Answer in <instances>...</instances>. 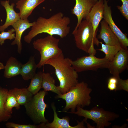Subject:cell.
<instances>
[{
	"label": "cell",
	"mask_w": 128,
	"mask_h": 128,
	"mask_svg": "<svg viewBox=\"0 0 128 128\" xmlns=\"http://www.w3.org/2000/svg\"><path fill=\"white\" fill-rule=\"evenodd\" d=\"M34 22L31 30L24 37V41L28 44L40 34L46 33L51 36L56 35L63 38L70 32V27L69 25L70 19L64 16L61 12H58L48 18L40 17Z\"/></svg>",
	"instance_id": "cell-1"
},
{
	"label": "cell",
	"mask_w": 128,
	"mask_h": 128,
	"mask_svg": "<svg viewBox=\"0 0 128 128\" xmlns=\"http://www.w3.org/2000/svg\"><path fill=\"white\" fill-rule=\"evenodd\" d=\"M68 58H65L63 53L47 60L45 64H49L55 69V74L59 82L57 87L61 94L69 91L78 82V72L72 66Z\"/></svg>",
	"instance_id": "cell-2"
},
{
	"label": "cell",
	"mask_w": 128,
	"mask_h": 128,
	"mask_svg": "<svg viewBox=\"0 0 128 128\" xmlns=\"http://www.w3.org/2000/svg\"><path fill=\"white\" fill-rule=\"evenodd\" d=\"M92 89L84 82H78L67 93L57 95L56 99L61 98L65 100L66 105L63 112L71 109V112L75 111L77 106L83 108L89 105L91 103L90 94Z\"/></svg>",
	"instance_id": "cell-3"
},
{
	"label": "cell",
	"mask_w": 128,
	"mask_h": 128,
	"mask_svg": "<svg viewBox=\"0 0 128 128\" xmlns=\"http://www.w3.org/2000/svg\"><path fill=\"white\" fill-rule=\"evenodd\" d=\"M72 34L76 47L89 55H95L96 52L94 45L98 46L100 41L97 38V33L94 32L91 22L88 19L82 20L77 29L73 31Z\"/></svg>",
	"instance_id": "cell-4"
},
{
	"label": "cell",
	"mask_w": 128,
	"mask_h": 128,
	"mask_svg": "<svg viewBox=\"0 0 128 128\" xmlns=\"http://www.w3.org/2000/svg\"><path fill=\"white\" fill-rule=\"evenodd\" d=\"M77 111L74 112H68L74 114L79 116L85 118L83 120L86 121L87 119L92 120L96 124L97 128H104L111 124L110 121H112L119 117L117 114L111 111H106L103 108L95 106L90 110L84 109L79 106H77Z\"/></svg>",
	"instance_id": "cell-5"
},
{
	"label": "cell",
	"mask_w": 128,
	"mask_h": 128,
	"mask_svg": "<svg viewBox=\"0 0 128 128\" xmlns=\"http://www.w3.org/2000/svg\"><path fill=\"white\" fill-rule=\"evenodd\" d=\"M59 40V39L49 35L34 41L33 44L34 48L39 52L41 55L40 59L37 64V68H41L44 65L45 62L49 59L63 53L58 46Z\"/></svg>",
	"instance_id": "cell-6"
},
{
	"label": "cell",
	"mask_w": 128,
	"mask_h": 128,
	"mask_svg": "<svg viewBox=\"0 0 128 128\" xmlns=\"http://www.w3.org/2000/svg\"><path fill=\"white\" fill-rule=\"evenodd\" d=\"M47 93V91L44 90L40 91L24 105L26 113L35 124L46 123L48 122L44 115L47 105L44 102V99Z\"/></svg>",
	"instance_id": "cell-7"
},
{
	"label": "cell",
	"mask_w": 128,
	"mask_h": 128,
	"mask_svg": "<svg viewBox=\"0 0 128 128\" xmlns=\"http://www.w3.org/2000/svg\"><path fill=\"white\" fill-rule=\"evenodd\" d=\"M72 66L78 72L89 71H95L99 69H108L109 60L105 58L96 57L95 55H89L78 58L73 61L70 59Z\"/></svg>",
	"instance_id": "cell-8"
},
{
	"label": "cell",
	"mask_w": 128,
	"mask_h": 128,
	"mask_svg": "<svg viewBox=\"0 0 128 128\" xmlns=\"http://www.w3.org/2000/svg\"><path fill=\"white\" fill-rule=\"evenodd\" d=\"M128 64V50L127 47H122L110 61L108 68L110 73L113 75L119 74L127 67Z\"/></svg>",
	"instance_id": "cell-9"
},
{
	"label": "cell",
	"mask_w": 128,
	"mask_h": 128,
	"mask_svg": "<svg viewBox=\"0 0 128 128\" xmlns=\"http://www.w3.org/2000/svg\"><path fill=\"white\" fill-rule=\"evenodd\" d=\"M104 5L103 18L118 38L122 46L124 47H127L128 46V38L127 34L123 33L115 24L112 18L111 7L108 6V1L106 0H104Z\"/></svg>",
	"instance_id": "cell-10"
},
{
	"label": "cell",
	"mask_w": 128,
	"mask_h": 128,
	"mask_svg": "<svg viewBox=\"0 0 128 128\" xmlns=\"http://www.w3.org/2000/svg\"><path fill=\"white\" fill-rule=\"evenodd\" d=\"M51 107L54 112V118L51 123L47 122L46 123H41L39 125L40 128H85L83 120L81 122L77 121L78 124L74 126H71L69 124L70 118L65 116L60 118L58 116L56 111V108L54 103H52Z\"/></svg>",
	"instance_id": "cell-11"
},
{
	"label": "cell",
	"mask_w": 128,
	"mask_h": 128,
	"mask_svg": "<svg viewBox=\"0 0 128 128\" xmlns=\"http://www.w3.org/2000/svg\"><path fill=\"white\" fill-rule=\"evenodd\" d=\"M75 4L71 9L72 14L77 18V25L73 31L76 30L80 23L87 16L96 2L94 0H75Z\"/></svg>",
	"instance_id": "cell-12"
},
{
	"label": "cell",
	"mask_w": 128,
	"mask_h": 128,
	"mask_svg": "<svg viewBox=\"0 0 128 128\" xmlns=\"http://www.w3.org/2000/svg\"><path fill=\"white\" fill-rule=\"evenodd\" d=\"M34 23V22H29L28 19H20L12 25L15 30V35L14 40L11 43V45H17L18 52L19 54L21 53L22 49L21 40L22 34L26 29L32 27Z\"/></svg>",
	"instance_id": "cell-13"
},
{
	"label": "cell",
	"mask_w": 128,
	"mask_h": 128,
	"mask_svg": "<svg viewBox=\"0 0 128 128\" xmlns=\"http://www.w3.org/2000/svg\"><path fill=\"white\" fill-rule=\"evenodd\" d=\"M104 9V0H99L95 3L85 18L88 19L91 21L95 33H97L99 23L103 18Z\"/></svg>",
	"instance_id": "cell-14"
},
{
	"label": "cell",
	"mask_w": 128,
	"mask_h": 128,
	"mask_svg": "<svg viewBox=\"0 0 128 128\" xmlns=\"http://www.w3.org/2000/svg\"><path fill=\"white\" fill-rule=\"evenodd\" d=\"M46 0H19L16 3V8L19 10L21 19H28L34 9Z\"/></svg>",
	"instance_id": "cell-15"
},
{
	"label": "cell",
	"mask_w": 128,
	"mask_h": 128,
	"mask_svg": "<svg viewBox=\"0 0 128 128\" xmlns=\"http://www.w3.org/2000/svg\"><path fill=\"white\" fill-rule=\"evenodd\" d=\"M9 0H6L0 2V4L5 8L6 14V17L5 23L0 26V32L4 31L9 26L20 19L19 13L16 12L14 9L15 4L12 3L9 4Z\"/></svg>",
	"instance_id": "cell-16"
},
{
	"label": "cell",
	"mask_w": 128,
	"mask_h": 128,
	"mask_svg": "<svg viewBox=\"0 0 128 128\" xmlns=\"http://www.w3.org/2000/svg\"><path fill=\"white\" fill-rule=\"evenodd\" d=\"M100 23V33L97 36V39L103 40L107 45L111 46L121 45L106 21L104 19L101 21Z\"/></svg>",
	"instance_id": "cell-17"
},
{
	"label": "cell",
	"mask_w": 128,
	"mask_h": 128,
	"mask_svg": "<svg viewBox=\"0 0 128 128\" xmlns=\"http://www.w3.org/2000/svg\"><path fill=\"white\" fill-rule=\"evenodd\" d=\"M22 64L15 58L10 57L4 67V77L9 78L20 74Z\"/></svg>",
	"instance_id": "cell-18"
},
{
	"label": "cell",
	"mask_w": 128,
	"mask_h": 128,
	"mask_svg": "<svg viewBox=\"0 0 128 128\" xmlns=\"http://www.w3.org/2000/svg\"><path fill=\"white\" fill-rule=\"evenodd\" d=\"M37 68L34 56H31L28 61L22 64L20 74L23 79L26 80L31 79L35 75Z\"/></svg>",
	"instance_id": "cell-19"
},
{
	"label": "cell",
	"mask_w": 128,
	"mask_h": 128,
	"mask_svg": "<svg viewBox=\"0 0 128 128\" xmlns=\"http://www.w3.org/2000/svg\"><path fill=\"white\" fill-rule=\"evenodd\" d=\"M107 87L110 91H128V79L123 80L119 76L113 75L108 79Z\"/></svg>",
	"instance_id": "cell-20"
},
{
	"label": "cell",
	"mask_w": 128,
	"mask_h": 128,
	"mask_svg": "<svg viewBox=\"0 0 128 128\" xmlns=\"http://www.w3.org/2000/svg\"><path fill=\"white\" fill-rule=\"evenodd\" d=\"M11 90L20 105H25L33 96L32 94L26 88H15Z\"/></svg>",
	"instance_id": "cell-21"
},
{
	"label": "cell",
	"mask_w": 128,
	"mask_h": 128,
	"mask_svg": "<svg viewBox=\"0 0 128 128\" xmlns=\"http://www.w3.org/2000/svg\"><path fill=\"white\" fill-rule=\"evenodd\" d=\"M55 84V80L49 73L43 72L41 88H43L45 91H50L56 93L57 95L61 94Z\"/></svg>",
	"instance_id": "cell-22"
},
{
	"label": "cell",
	"mask_w": 128,
	"mask_h": 128,
	"mask_svg": "<svg viewBox=\"0 0 128 128\" xmlns=\"http://www.w3.org/2000/svg\"><path fill=\"white\" fill-rule=\"evenodd\" d=\"M8 90L0 87V122H6L10 119L11 115L7 113L5 108V104Z\"/></svg>",
	"instance_id": "cell-23"
},
{
	"label": "cell",
	"mask_w": 128,
	"mask_h": 128,
	"mask_svg": "<svg viewBox=\"0 0 128 128\" xmlns=\"http://www.w3.org/2000/svg\"><path fill=\"white\" fill-rule=\"evenodd\" d=\"M99 43L101 44V47L98 50L104 52L105 55L104 58L110 61L113 59L115 55L123 47L120 44L111 46L103 44L101 41Z\"/></svg>",
	"instance_id": "cell-24"
},
{
	"label": "cell",
	"mask_w": 128,
	"mask_h": 128,
	"mask_svg": "<svg viewBox=\"0 0 128 128\" xmlns=\"http://www.w3.org/2000/svg\"><path fill=\"white\" fill-rule=\"evenodd\" d=\"M42 77L43 72L40 71L36 73L31 79L30 83L27 89L33 95L38 93L41 88Z\"/></svg>",
	"instance_id": "cell-25"
},
{
	"label": "cell",
	"mask_w": 128,
	"mask_h": 128,
	"mask_svg": "<svg viewBox=\"0 0 128 128\" xmlns=\"http://www.w3.org/2000/svg\"><path fill=\"white\" fill-rule=\"evenodd\" d=\"M14 107L18 110L20 108V105L11 90H10L8 91L5 104V109L7 113L11 115L13 113L12 109Z\"/></svg>",
	"instance_id": "cell-26"
},
{
	"label": "cell",
	"mask_w": 128,
	"mask_h": 128,
	"mask_svg": "<svg viewBox=\"0 0 128 128\" xmlns=\"http://www.w3.org/2000/svg\"><path fill=\"white\" fill-rule=\"evenodd\" d=\"M14 29L12 28L8 30L7 32H1L0 33V44L2 45L5 42V41L7 39L11 40L14 39L15 37V33Z\"/></svg>",
	"instance_id": "cell-27"
},
{
	"label": "cell",
	"mask_w": 128,
	"mask_h": 128,
	"mask_svg": "<svg viewBox=\"0 0 128 128\" xmlns=\"http://www.w3.org/2000/svg\"><path fill=\"white\" fill-rule=\"evenodd\" d=\"M109 0H108V1ZM122 2L121 6H117V7L122 14L127 20H128V0H120Z\"/></svg>",
	"instance_id": "cell-28"
},
{
	"label": "cell",
	"mask_w": 128,
	"mask_h": 128,
	"mask_svg": "<svg viewBox=\"0 0 128 128\" xmlns=\"http://www.w3.org/2000/svg\"><path fill=\"white\" fill-rule=\"evenodd\" d=\"M6 127L8 128H40L39 125L20 124L12 122H8L5 124Z\"/></svg>",
	"instance_id": "cell-29"
},
{
	"label": "cell",
	"mask_w": 128,
	"mask_h": 128,
	"mask_svg": "<svg viewBox=\"0 0 128 128\" xmlns=\"http://www.w3.org/2000/svg\"><path fill=\"white\" fill-rule=\"evenodd\" d=\"M5 66L2 63H0V70L2 69H4Z\"/></svg>",
	"instance_id": "cell-30"
},
{
	"label": "cell",
	"mask_w": 128,
	"mask_h": 128,
	"mask_svg": "<svg viewBox=\"0 0 128 128\" xmlns=\"http://www.w3.org/2000/svg\"><path fill=\"white\" fill-rule=\"evenodd\" d=\"M96 2H97V1H98V0H94Z\"/></svg>",
	"instance_id": "cell-31"
},
{
	"label": "cell",
	"mask_w": 128,
	"mask_h": 128,
	"mask_svg": "<svg viewBox=\"0 0 128 128\" xmlns=\"http://www.w3.org/2000/svg\"><path fill=\"white\" fill-rule=\"evenodd\" d=\"M54 1H57V0H54Z\"/></svg>",
	"instance_id": "cell-32"
}]
</instances>
